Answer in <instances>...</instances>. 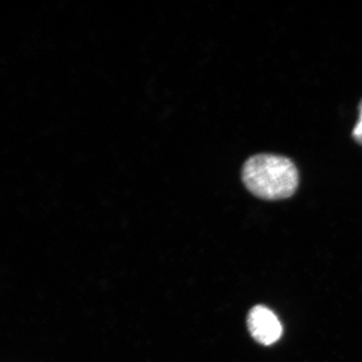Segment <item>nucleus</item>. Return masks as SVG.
<instances>
[{"label": "nucleus", "mask_w": 362, "mask_h": 362, "mask_svg": "<svg viewBox=\"0 0 362 362\" xmlns=\"http://www.w3.org/2000/svg\"><path fill=\"white\" fill-rule=\"evenodd\" d=\"M243 181L247 189L259 199L278 201L295 194L299 185V175L290 159L259 154L245 163Z\"/></svg>", "instance_id": "f257e3e1"}, {"label": "nucleus", "mask_w": 362, "mask_h": 362, "mask_svg": "<svg viewBox=\"0 0 362 362\" xmlns=\"http://www.w3.org/2000/svg\"><path fill=\"white\" fill-rule=\"evenodd\" d=\"M247 326L255 340L263 345L278 341L283 332L277 316L265 306H256L250 311Z\"/></svg>", "instance_id": "f03ea898"}, {"label": "nucleus", "mask_w": 362, "mask_h": 362, "mask_svg": "<svg viewBox=\"0 0 362 362\" xmlns=\"http://www.w3.org/2000/svg\"><path fill=\"white\" fill-rule=\"evenodd\" d=\"M352 136H354V138L356 139V142H358L359 144L362 145V101L361 105H359L358 121H357L356 127H354V132H352Z\"/></svg>", "instance_id": "7ed1b4c3"}]
</instances>
